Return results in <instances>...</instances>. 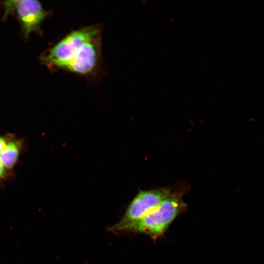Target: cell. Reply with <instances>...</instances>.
I'll list each match as a JSON object with an SVG mask.
<instances>
[{
  "instance_id": "3957f363",
  "label": "cell",
  "mask_w": 264,
  "mask_h": 264,
  "mask_svg": "<svg viewBox=\"0 0 264 264\" xmlns=\"http://www.w3.org/2000/svg\"><path fill=\"white\" fill-rule=\"evenodd\" d=\"M170 193L167 188L140 191L132 201L121 220L111 226L109 230L124 231L157 207Z\"/></svg>"
},
{
  "instance_id": "6da1fadb",
  "label": "cell",
  "mask_w": 264,
  "mask_h": 264,
  "mask_svg": "<svg viewBox=\"0 0 264 264\" xmlns=\"http://www.w3.org/2000/svg\"><path fill=\"white\" fill-rule=\"evenodd\" d=\"M102 27L92 24L73 30L59 41L44 60L77 74L92 77L102 62Z\"/></svg>"
},
{
  "instance_id": "5b68a950",
  "label": "cell",
  "mask_w": 264,
  "mask_h": 264,
  "mask_svg": "<svg viewBox=\"0 0 264 264\" xmlns=\"http://www.w3.org/2000/svg\"><path fill=\"white\" fill-rule=\"evenodd\" d=\"M4 8L6 14L15 11L26 36L37 28L46 16L41 3L35 0L5 1Z\"/></svg>"
},
{
  "instance_id": "7a4b0ae2",
  "label": "cell",
  "mask_w": 264,
  "mask_h": 264,
  "mask_svg": "<svg viewBox=\"0 0 264 264\" xmlns=\"http://www.w3.org/2000/svg\"><path fill=\"white\" fill-rule=\"evenodd\" d=\"M185 208L181 195L170 193L157 207L124 231L145 234L156 240Z\"/></svg>"
},
{
  "instance_id": "277c9868",
  "label": "cell",
  "mask_w": 264,
  "mask_h": 264,
  "mask_svg": "<svg viewBox=\"0 0 264 264\" xmlns=\"http://www.w3.org/2000/svg\"><path fill=\"white\" fill-rule=\"evenodd\" d=\"M25 149V141L13 133L0 134V182L14 176V170Z\"/></svg>"
}]
</instances>
